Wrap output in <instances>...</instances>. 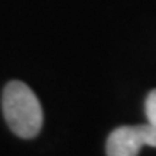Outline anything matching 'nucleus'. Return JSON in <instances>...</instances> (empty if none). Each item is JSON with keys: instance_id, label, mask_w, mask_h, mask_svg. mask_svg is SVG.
<instances>
[{"instance_id": "f257e3e1", "label": "nucleus", "mask_w": 156, "mask_h": 156, "mask_svg": "<svg viewBox=\"0 0 156 156\" xmlns=\"http://www.w3.org/2000/svg\"><path fill=\"white\" fill-rule=\"evenodd\" d=\"M4 116L12 132L21 139H33L44 123V111L38 97L23 82H9L2 95Z\"/></svg>"}, {"instance_id": "f03ea898", "label": "nucleus", "mask_w": 156, "mask_h": 156, "mask_svg": "<svg viewBox=\"0 0 156 156\" xmlns=\"http://www.w3.org/2000/svg\"><path fill=\"white\" fill-rule=\"evenodd\" d=\"M156 147V128L146 125H123L115 128L106 142L108 156H139L140 147Z\"/></svg>"}, {"instance_id": "7ed1b4c3", "label": "nucleus", "mask_w": 156, "mask_h": 156, "mask_svg": "<svg viewBox=\"0 0 156 156\" xmlns=\"http://www.w3.org/2000/svg\"><path fill=\"white\" fill-rule=\"evenodd\" d=\"M146 116L147 123L156 128V89L151 90L146 97Z\"/></svg>"}]
</instances>
